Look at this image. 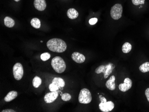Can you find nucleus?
Instances as JSON below:
<instances>
[{
  "instance_id": "5701e85b",
  "label": "nucleus",
  "mask_w": 149,
  "mask_h": 112,
  "mask_svg": "<svg viewBox=\"0 0 149 112\" xmlns=\"http://www.w3.org/2000/svg\"><path fill=\"white\" fill-rule=\"evenodd\" d=\"M71 98H72V97H71V95L69 94V93H64L61 96L62 100L63 101H65V102L70 101Z\"/></svg>"
},
{
  "instance_id": "6ab92c4d",
  "label": "nucleus",
  "mask_w": 149,
  "mask_h": 112,
  "mask_svg": "<svg viewBox=\"0 0 149 112\" xmlns=\"http://www.w3.org/2000/svg\"><path fill=\"white\" fill-rule=\"evenodd\" d=\"M132 46L129 42H125L122 47V51L124 53H128L131 51Z\"/></svg>"
},
{
  "instance_id": "7ed1b4c3",
  "label": "nucleus",
  "mask_w": 149,
  "mask_h": 112,
  "mask_svg": "<svg viewBox=\"0 0 149 112\" xmlns=\"http://www.w3.org/2000/svg\"><path fill=\"white\" fill-rule=\"evenodd\" d=\"M114 68L115 66L113 63H109L106 65H100L96 68L95 72L97 74L103 73L104 74V78L107 79L112 73Z\"/></svg>"
},
{
  "instance_id": "f3484780",
  "label": "nucleus",
  "mask_w": 149,
  "mask_h": 112,
  "mask_svg": "<svg viewBox=\"0 0 149 112\" xmlns=\"http://www.w3.org/2000/svg\"><path fill=\"white\" fill-rule=\"evenodd\" d=\"M31 24L33 27L36 29H39L41 26V22L38 18H33L32 19Z\"/></svg>"
},
{
  "instance_id": "412c9836",
  "label": "nucleus",
  "mask_w": 149,
  "mask_h": 112,
  "mask_svg": "<svg viewBox=\"0 0 149 112\" xmlns=\"http://www.w3.org/2000/svg\"><path fill=\"white\" fill-rule=\"evenodd\" d=\"M40 57H41V59L42 61H46L49 60V58H51V55H50V53H49L45 52L43 53V54H41Z\"/></svg>"
},
{
  "instance_id": "393cba45",
  "label": "nucleus",
  "mask_w": 149,
  "mask_h": 112,
  "mask_svg": "<svg viewBox=\"0 0 149 112\" xmlns=\"http://www.w3.org/2000/svg\"><path fill=\"white\" fill-rule=\"evenodd\" d=\"M98 21L97 18L96 17H94V18H91L89 20V23L91 25H94L96 24Z\"/></svg>"
},
{
  "instance_id": "4be33fe9",
  "label": "nucleus",
  "mask_w": 149,
  "mask_h": 112,
  "mask_svg": "<svg viewBox=\"0 0 149 112\" xmlns=\"http://www.w3.org/2000/svg\"><path fill=\"white\" fill-rule=\"evenodd\" d=\"M49 88L51 92H56V91H57L58 90L59 88L55 83H52L49 85Z\"/></svg>"
},
{
  "instance_id": "a878e982",
  "label": "nucleus",
  "mask_w": 149,
  "mask_h": 112,
  "mask_svg": "<svg viewBox=\"0 0 149 112\" xmlns=\"http://www.w3.org/2000/svg\"><path fill=\"white\" fill-rule=\"evenodd\" d=\"M145 95L147 98V101L149 102V88H147L146 90Z\"/></svg>"
},
{
  "instance_id": "6e6552de",
  "label": "nucleus",
  "mask_w": 149,
  "mask_h": 112,
  "mask_svg": "<svg viewBox=\"0 0 149 112\" xmlns=\"http://www.w3.org/2000/svg\"><path fill=\"white\" fill-rule=\"evenodd\" d=\"M132 81L131 79L126 78L125 79L124 83H120L119 85V89L121 92H125L131 88Z\"/></svg>"
},
{
  "instance_id": "4468645a",
  "label": "nucleus",
  "mask_w": 149,
  "mask_h": 112,
  "mask_svg": "<svg viewBox=\"0 0 149 112\" xmlns=\"http://www.w3.org/2000/svg\"><path fill=\"white\" fill-rule=\"evenodd\" d=\"M17 93L16 91H12L9 92L8 94L6 96L4 100L6 102H10L14 100L17 97Z\"/></svg>"
},
{
  "instance_id": "9d476101",
  "label": "nucleus",
  "mask_w": 149,
  "mask_h": 112,
  "mask_svg": "<svg viewBox=\"0 0 149 112\" xmlns=\"http://www.w3.org/2000/svg\"><path fill=\"white\" fill-rule=\"evenodd\" d=\"M33 5L36 9L40 11L44 10L47 7L45 0H35Z\"/></svg>"
},
{
  "instance_id": "0eeeda50",
  "label": "nucleus",
  "mask_w": 149,
  "mask_h": 112,
  "mask_svg": "<svg viewBox=\"0 0 149 112\" xmlns=\"http://www.w3.org/2000/svg\"><path fill=\"white\" fill-rule=\"evenodd\" d=\"M13 75L15 79L17 81H19L22 79L24 74L23 66L21 63H17L13 66Z\"/></svg>"
},
{
  "instance_id": "1a4fd4ad",
  "label": "nucleus",
  "mask_w": 149,
  "mask_h": 112,
  "mask_svg": "<svg viewBox=\"0 0 149 112\" xmlns=\"http://www.w3.org/2000/svg\"><path fill=\"white\" fill-rule=\"evenodd\" d=\"M58 96V93L57 91L51 92L45 95L44 98V101L47 103H52L56 100Z\"/></svg>"
},
{
  "instance_id": "b1692460",
  "label": "nucleus",
  "mask_w": 149,
  "mask_h": 112,
  "mask_svg": "<svg viewBox=\"0 0 149 112\" xmlns=\"http://www.w3.org/2000/svg\"><path fill=\"white\" fill-rule=\"evenodd\" d=\"M132 3L135 6H139L140 5H143L145 0H131Z\"/></svg>"
},
{
  "instance_id": "a211bd4d",
  "label": "nucleus",
  "mask_w": 149,
  "mask_h": 112,
  "mask_svg": "<svg viewBox=\"0 0 149 112\" xmlns=\"http://www.w3.org/2000/svg\"><path fill=\"white\" fill-rule=\"evenodd\" d=\"M140 71L143 73H146L149 72V62H146L141 64L139 67Z\"/></svg>"
},
{
  "instance_id": "dca6fc26",
  "label": "nucleus",
  "mask_w": 149,
  "mask_h": 112,
  "mask_svg": "<svg viewBox=\"0 0 149 112\" xmlns=\"http://www.w3.org/2000/svg\"><path fill=\"white\" fill-rule=\"evenodd\" d=\"M4 24L6 27L11 28L15 26V21L10 17H6L4 18Z\"/></svg>"
},
{
  "instance_id": "2eb2a0df",
  "label": "nucleus",
  "mask_w": 149,
  "mask_h": 112,
  "mask_svg": "<svg viewBox=\"0 0 149 112\" xmlns=\"http://www.w3.org/2000/svg\"><path fill=\"white\" fill-rule=\"evenodd\" d=\"M52 83H55L58 86L59 88H62L65 86V82L64 80L60 77H55L54 78Z\"/></svg>"
},
{
  "instance_id": "bb28decb",
  "label": "nucleus",
  "mask_w": 149,
  "mask_h": 112,
  "mask_svg": "<svg viewBox=\"0 0 149 112\" xmlns=\"http://www.w3.org/2000/svg\"><path fill=\"white\" fill-rule=\"evenodd\" d=\"M2 112H15V110H13V109H5V110H2L1 111Z\"/></svg>"
},
{
  "instance_id": "423d86ee",
  "label": "nucleus",
  "mask_w": 149,
  "mask_h": 112,
  "mask_svg": "<svg viewBox=\"0 0 149 112\" xmlns=\"http://www.w3.org/2000/svg\"><path fill=\"white\" fill-rule=\"evenodd\" d=\"M123 11V8L121 4H115L112 7L110 10L111 17L114 20H118L122 17Z\"/></svg>"
},
{
  "instance_id": "9b49d317",
  "label": "nucleus",
  "mask_w": 149,
  "mask_h": 112,
  "mask_svg": "<svg viewBox=\"0 0 149 112\" xmlns=\"http://www.w3.org/2000/svg\"><path fill=\"white\" fill-rule=\"evenodd\" d=\"M72 58L73 61L78 63H83L85 61V57L83 54L77 52H74L72 54Z\"/></svg>"
},
{
  "instance_id": "20e7f679",
  "label": "nucleus",
  "mask_w": 149,
  "mask_h": 112,
  "mask_svg": "<svg viewBox=\"0 0 149 112\" xmlns=\"http://www.w3.org/2000/svg\"><path fill=\"white\" fill-rule=\"evenodd\" d=\"M79 102L80 103L88 104L90 103L92 100V95L90 91L87 88H83L80 90L79 95Z\"/></svg>"
},
{
  "instance_id": "f03ea898",
  "label": "nucleus",
  "mask_w": 149,
  "mask_h": 112,
  "mask_svg": "<svg viewBox=\"0 0 149 112\" xmlns=\"http://www.w3.org/2000/svg\"><path fill=\"white\" fill-rule=\"evenodd\" d=\"M51 64L54 70L57 73H63L66 69V63L63 59L60 57L56 56L53 58Z\"/></svg>"
},
{
  "instance_id": "cd10ccee",
  "label": "nucleus",
  "mask_w": 149,
  "mask_h": 112,
  "mask_svg": "<svg viewBox=\"0 0 149 112\" xmlns=\"http://www.w3.org/2000/svg\"><path fill=\"white\" fill-rule=\"evenodd\" d=\"M13 1H16V2H18V1H20V0H13Z\"/></svg>"
},
{
  "instance_id": "f8f14e48",
  "label": "nucleus",
  "mask_w": 149,
  "mask_h": 112,
  "mask_svg": "<svg viewBox=\"0 0 149 112\" xmlns=\"http://www.w3.org/2000/svg\"><path fill=\"white\" fill-rule=\"evenodd\" d=\"M115 79H116L115 76H112L110 77L109 80L106 81L105 85L108 89L110 90H114L116 88V85L115 83Z\"/></svg>"
},
{
  "instance_id": "f257e3e1",
  "label": "nucleus",
  "mask_w": 149,
  "mask_h": 112,
  "mask_svg": "<svg viewBox=\"0 0 149 112\" xmlns=\"http://www.w3.org/2000/svg\"><path fill=\"white\" fill-rule=\"evenodd\" d=\"M47 47L50 51L57 53H63L67 49L66 42L60 38H54L48 41L47 43Z\"/></svg>"
},
{
  "instance_id": "ddd939ff",
  "label": "nucleus",
  "mask_w": 149,
  "mask_h": 112,
  "mask_svg": "<svg viewBox=\"0 0 149 112\" xmlns=\"http://www.w3.org/2000/svg\"><path fill=\"white\" fill-rule=\"evenodd\" d=\"M67 16L71 19H74L77 18L79 13L74 8H71L67 11Z\"/></svg>"
},
{
  "instance_id": "aec40b11",
  "label": "nucleus",
  "mask_w": 149,
  "mask_h": 112,
  "mask_svg": "<svg viewBox=\"0 0 149 112\" xmlns=\"http://www.w3.org/2000/svg\"><path fill=\"white\" fill-rule=\"evenodd\" d=\"M33 85L36 88H38L42 83L41 79L38 77H36L32 81Z\"/></svg>"
},
{
  "instance_id": "39448f33",
  "label": "nucleus",
  "mask_w": 149,
  "mask_h": 112,
  "mask_svg": "<svg viewBox=\"0 0 149 112\" xmlns=\"http://www.w3.org/2000/svg\"><path fill=\"white\" fill-rule=\"evenodd\" d=\"M101 103L99 104V109L102 112H108L112 111L114 107V104L111 101L107 102L106 99L102 96H99Z\"/></svg>"
}]
</instances>
